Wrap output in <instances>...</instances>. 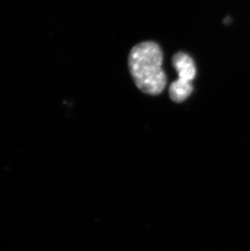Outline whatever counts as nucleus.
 Listing matches in <instances>:
<instances>
[{
    "mask_svg": "<svg viewBox=\"0 0 250 251\" xmlns=\"http://www.w3.org/2000/svg\"><path fill=\"white\" fill-rule=\"evenodd\" d=\"M163 54L158 43L147 41L135 45L128 55V69L141 91L149 95H160L167 85L162 68Z\"/></svg>",
    "mask_w": 250,
    "mask_h": 251,
    "instance_id": "nucleus-1",
    "label": "nucleus"
},
{
    "mask_svg": "<svg viewBox=\"0 0 250 251\" xmlns=\"http://www.w3.org/2000/svg\"><path fill=\"white\" fill-rule=\"evenodd\" d=\"M173 65L179 76V80L192 83L196 77L197 68L193 58L186 53L179 51L173 57Z\"/></svg>",
    "mask_w": 250,
    "mask_h": 251,
    "instance_id": "nucleus-2",
    "label": "nucleus"
},
{
    "mask_svg": "<svg viewBox=\"0 0 250 251\" xmlns=\"http://www.w3.org/2000/svg\"><path fill=\"white\" fill-rule=\"evenodd\" d=\"M192 83L180 81L177 79L176 81L171 84L169 87V96L173 102L180 103L188 99L193 92Z\"/></svg>",
    "mask_w": 250,
    "mask_h": 251,
    "instance_id": "nucleus-3",
    "label": "nucleus"
}]
</instances>
